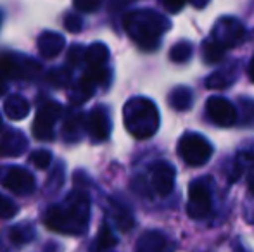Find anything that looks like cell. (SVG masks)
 <instances>
[{"label": "cell", "mask_w": 254, "mask_h": 252, "mask_svg": "<svg viewBox=\"0 0 254 252\" xmlns=\"http://www.w3.org/2000/svg\"><path fill=\"white\" fill-rule=\"evenodd\" d=\"M85 130H87L88 137L94 142H104L111 135V119L107 114V109L99 105L90 111L87 116V123H85Z\"/></svg>", "instance_id": "obj_12"}, {"label": "cell", "mask_w": 254, "mask_h": 252, "mask_svg": "<svg viewBox=\"0 0 254 252\" xmlns=\"http://www.w3.org/2000/svg\"><path fill=\"white\" fill-rule=\"evenodd\" d=\"M38 52L44 59H54L64 50L66 47V40L61 33L56 31H44L38 37Z\"/></svg>", "instance_id": "obj_15"}, {"label": "cell", "mask_w": 254, "mask_h": 252, "mask_svg": "<svg viewBox=\"0 0 254 252\" xmlns=\"http://www.w3.org/2000/svg\"><path fill=\"white\" fill-rule=\"evenodd\" d=\"M207 118L218 126L228 128L237 123V109L230 101L223 97H211L206 102Z\"/></svg>", "instance_id": "obj_9"}, {"label": "cell", "mask_w": 254, "mask_h": 252, "mask_svg": "<svg viewBox=\"0 0 254 252\" xmlns=\"http://www.w3.org/2000/svg\"><path fill=\"white\" fill-rule=\"evenodd\" d=\"M192 57V45L189 42H178L171 47L170 59L177 64H184Z\"/></svg>", "instance_id": "obj_27"}, {"label": "cell", "mask_w": 254, "mask_h": 252, "mask_svg": "<svg viewBox=\"0 0 254 252\" xmlns=\"http://www.w3.org/2000/svg\"><path fill=\"white\" fill-rule=\"evenodd\" d=\"M85 50L87 49H83L81 45H71L69 50H67V61H69L71 66H78L81 61L85 59Z\"/></svg>", "instance_id": "obj_33"}, {"label": "cell", "mask_w": 254, "mask_h": 252, "mask_svg": "<svg viewBox=\"0 0 254 252\" xmlns=\"http://www.w3.org/2000/svg\"><path fill=\"white\" fill-rule=\"evenodd\" d=\"M28 149V140L21 131L9 130L0 138V155L2 157H17Z\"/></svg>", "instance_id": "obj_14"}, {"label": "cell", "mask_w": 254, "mask_h": 252, "mask_svg": "<svg viewBox=\"0 0 254 252\" xmlns=\"http://www.w3.org/2000/svg\"><path fill=\"white\" fill-rule=\"evenodd\" d=\"M248 189H249V192L254 195V173L251 176H249V180H248Z\"/></svg>", "instance_id": "obj_37"}, {"label": "cell", "mask_w": 254, "mask_h": 252, "mask_svg": "<svg viewBox=\"0 0 254 252\" xmlns=\"http://www.w3.org/2000/svg\"><path fill=\"white\" fill-rule=\"evenodd\" d=\"M64 26H66V30L71 31V33H78V31L81 30V26H83V19H81L80 16H76V14H66V17H64Z\"/></svg>", "instance_id": "obj_34"}, {"label": "cell", "mask_w": 254, "mask_h": 252, "mask_svg": "<svg viewBox=\"0 0 254 252\" xmlns=\"http://www.w3.org/2000/svg\"><path fill=\"white\" fill-rule=\"evenodd\" d=\"M211 38L216 40L225 50L227 49H234L237 45H241L242 40L246 38V26L237 17L223 16L214 23L213 37Z\"/></svg>", "instance_id": "obj_6"}, {"label": "cell", "mask_w": 254, "mask_h": 252, "mask_svg": "<svg viewBox=\"0 0 254 252\" xmlns=\"http://www.w3.org/2000/svg\"><path fill=\"white\" fill-rule=\"evenodd\" d=\"M187 2H189V0H163V5H164V9H166L168 12L177 14V12H180V10L184 9Z\"/></svg>", "instance_id": "obj_35"}, {"label": "cell", "mask_w": 254, "mask_h": 252, "mask_svg": "<svg viewBox=\"0 0 254 252\" xmlns=\"http://www.w3.org/2000/svg\"><path fill=\"white\" fill-rule=\"evenodd\" d=\"M249 78L254 81V55H253V59H251V62H249Z\"/></svg>", "instance_id": "obj_38"}, {"label": "cell", "mask_w": 254, "mask_h": 252, "mask_svg": "<svg viewBox=\"0 0 254 252\" xmlns=\"http://www.w3.org/2000/svg\"><path fill=\"white\" fill-rule=\"evenodd\" d=\"M114 218H116V225L121 232H130L133 226V216L130 214L128 209H125L123 205L114 204Z\"/></svg>", "instance_id": "obj_28"}, {"label": "cell", "mask_w": 254, "mask_h": 252, "mask_svg": "<svg viewBox=\"0 0 254 252\" xmlns=\"http://www.w3.org/2000/svg\"><path fill=\"white\" fill-rule=\"evenodd\" d=\"M177 152L189 166H204L213 155V145L199 133H185L178 140Z\"/></svg>", "instance_id": "obj_5"}, {"label": "cell", "mask_w": 254, "mask_h": 252, "mask_svg": "<svg viewBox=\"0 0 254 252\" xmlns=\"http://www.w3.org/2000/svg\"><path fill=\"white\" fill-rule=\"evenodd\" d=\"M175 178L177 171L175 168L166 161H157L151 168V176H149V185L157 195L164 197L170 195L175 189Z\"/></svg>", "instance_id": "obj_10"}, {"label": "cell", "mask_w": 254, "mask_h": 252, "mask_svg": "<svg viewBox=\"0 0 254 252\" xmlns=\"http://www.w3.org/2000/svg\"><path fill=\"white\" fill-rule=\"evenodd\" d=\"M109 59V49L102 42H95L85 50V62L88 67H102Z\"/></svg>", "instance_id": "obj_20"}, {"label": "cell", "mask_w": 254, "mask_h": 252, "mask_svg": "<svg viewBox=\"0 0 254 252\" xmlns=\"http://www.w3.org/2000/svg\"><path fill=\"white\" fill-rule=\"evenodd\" d=\"M166 247V237L161 232H145L137 242V252H163Z\"/></svg>", "instance_id": "obj_18"}, {"label": "cell", "mask_w": 254, "mask_h": 252, "mask_svg": "<svg viewBox=\"0 0 254 252\" xmlns=\"http://www.w3.org/2000/svg\"><path fill=\"white\" fill-rule=\"evenodd\" d=\"M95 88H97V85H95L90 78L83 74V76L80 78V81L73 87V90H71V94H69L71 102H73L74 105L83 104V102H87L88 99L95 94Z\"/></svg>", "instance_id": "obj_19"}, {"label": "cell", "mask_w": 254, "mask_h": 252, "mask_svg": "<svg viewBox=\"0 0 254 252\" xmlns=\"http://www.w3.org/2000/svg\"><path fill=\"white\" fill-rule=\"evenodd\" d=\"M63 114V105L57 102H45L37 112V118L33 121V135L35 138L42 142L54 140V126L57 119Z\"/></svg>", "instance_id": "obj_8"}, {"label": "cell", "mask_w": 254, "mask_h": 252, "mask_svg": "<svg viewBox=\"0 0 254 252\" xmlns=\"http://www.w3.org/2000/svg\"><path fill=\"white\" fill-rule=\"evenodd\" d=\"M202 57L206 64L220 62L225 57V49L213 38H207L202 42Z\"/></svg>", "instance_id": "obj_24"}, {"label": "cell", "mask_w": 254, "mask_h": 252, "mask_svg": "<svg viewBox=\"0 0 254 252\" xmlns=\"http://www.w3.org/2000/svg\"><path fill=\"white\" fill-rule=\"evenodd\" d=\"M118 244V239L114 237L113 230L107 223H104L97 233V239H95L94 246H92V252H106L111 251Z\"/></svg>", "instance_id": "obj_22"}, {"label": "cell", "mask_w": 254, "mask_h": 252, "mask_svg": "<svg viewBox=\"0 0 254 252\" xmlns=\"http://www.w3.org/2000/svg\"><path fill=\"white\" fill-rule=\"evenodd\" d=\"M213 211L211 190L204 180H194L189 185L187 214L192 219H206Z\"/></svg>", "instance_id": "obj_7"}, {"label": "cell", "mask_w": 254, "mask_h": 252, "mask_svg": "<svg viewBox=\"0 0 254 252\" xmlns=\"http://www.w3.org/2000/svg\"><path fill=\"white\" fill-rule=\"evenodd\" d=\"M239 78V62L230 61L225 67L214 71L211 76L206 78V87L211 90H225L232 87Z\"/></svg>", "instance_id": "obj_13"}, {"label": "cell", "mask_w": 254, "mask_h": 252, "mask_svg": "<svg viewBox=\"0 0 254 252\" xmlns=\"http://www.w3.org/2000/svg\"><path fill=\"white\" fill-rule=\"evenodd\" d=\"M90 201L85 192H71L61 204L51 205L44 216L49 230L64 235H83L88 230Z\"/></svg>", "instance_id": "obj_1"}, {"label": "cell", "mask_w": 254, "mask_h": 252, "mask_svg": "<svg viewBox=\"0 0 254 252\" xmlns=\"http://www.w3.org/2000/svg\"><path fill=\"white\" fill-rule=\"evenodd\" d=\"M101 2L102 0H73V5L76 10L83 14H88V12H94L101 7Z\"/></svg>", "instance_id": "obj_32"}, {"label": "cell", "mask_w": 254, "mask_h": 252, "mask_svg": "<svg viewBox=\"0 0 254 252\" xmlns=\"http://www.w3.org/2000/svg\"><path fill=\"white\" fill-rule=\"evenodd\" d=\"M123 26L128 37L144 50H156L161 37L170 30L171 23L163 14L152 9L131 10L123 17Z\"/></svg>", "instance_id": "obj_2"}, {"label": "cell", "mask_w": 254, "mask_h": 252, "mask_svg": "<svg viewBox=\"0 0 254 252\" xmlns=\"http://www.w3.org/2000/svg\"><path fill=\"white\" fill-rule=\"evenodd\" d=\"M9 239L16 246H24V244L31 242L35 239V230L31 225H16L10 228Z\"/></svg>", "instance_id": "obj_25"}, {"label": "cell", "mask_w": 254, "mask_h": 252, "mask_svg": "<svg viewBox=\"0 0 254 252\" xmlns=\"http://www.w3.org/2000/svg\"><path fill=\"white\" fill-rule=\"evenodd\" d=\"M85 123H87V118H83L81 112H74L64 123V138H67L69 142H74L78 137L81 135V130L85 128Z\"/></svg>", "instance_id": "obj_23"}, {"label": "cell", "mask_w": 254, "mask_h": 252, "mask_svg": "<svg viewBox=\"0 0 254 252\" xmlns=\"http://www.w3.org/2000/svg\"><path fill=\"white\" fill-rule=\"evenodd\" d=\"M3 112L9 119L12 121H21L28 116L30 112V102L21 95H10L3 102Z\"/></svg>", "instance_id": "obj_16"}, {"label": "cell", "mask_w": 254, "mask_h": 252, "mask_svg": "<svg viewBox=\"0 0 254 252\" xmlns=\"http://www.w3.org/2000/svg\"><path fill=\"white\" fill-rule=\"evenodd\" d=\"M170 105L175 111H187L192 107V102H194V95H192L190 88L187 87H175L170 94L168 99Z\"/></svg>", "instance_id": "obj_21"}, {"label": "cell", "mask_w": 254, "mask_h": 252, "mask_svg": "<svg viewBox=\"0 0 254 252\" xmlns=\"http://www.w3.org/2000/svg\"><path fill=\"white\" fill-rule=\"evenodd\" d=\"M237 112H239L237 119L242 123V125H253V123H254V101H249V99H241Z\"/></svg>", "instance_id": "obj_29"}, {"label": "cell", "mask_w": 254, "mask_h": 252, "mask_svg": "<svg viewBox=\"0 0 254 252\" xmlns=\"http://www.w3.org/2000/svg\"><path fill=\"white\" fill-rule=\"evenodd\" d=\"M254 168V140H249L239 149L237 155H235V162H234V176L232 180L237 178V176L242 175L244 169H251Z\"/></svg>", "instance_id": "obj_17"}, {"label": "cell", "mask_w": 254, "mask_h": 252, "mask_svg": "<svg viewBox=\"0 0 254 252\" xmlns=\"http://www.w3.org/2000/svg\"><path fill=\"white\" fill-rule=\"evenodd\" d=\"M16 214H17L16 202H12L10 199L0 195V218L9 219V218H12V216H16Z\"/></svg>", "instance_id": "obj_31"}, {"label": "cell", "mask_w": 254, "mask_h": 252, "mask_svg": "<svg viewBox=\"0 0 254 252\" xmlns=\"http://www.w3.org/2000/svg\"><path fill=\"white\" fill-rule=\"evenodd\" d=\"M209 0H194V5L195 7H204Z\"/></svg>", "instance_id": "obj_39"}, {"label": "cell", "mask_w": 254, "mask_h": 252, "mask_svg": "<svg viewBox=\"0 0 254 252\" xmlns=\"http://www.w3.org/2000/svg\"><path fill=\"white\" fill-rule=\"evenodd\" d=\"M234 252H251V251H249L248 247L241 242V240H235V242H234Z\"/></svg>", "instance_id": "obj_36"}, {"label": "cell", "mask_w": 254, "mask_h": 252, "mask_svg": "<svg viewBox=\"0 0 254 252\" xmlns=\"http://www.w3.org/2000/svg\"><path fill=\"white\" fill-rule=\"evenodd\" d=\"M30 162L38 169H47L52 164V154L49 151H45V149L33 151L30 155Z\"/></svg>", "instance_id": "obj_30"}, {"label": "cell", "mask_w": 254, "mask_h": 252, "mask_svg": "<svg viewBox=\"0 0 254 252\" xmlns=\"http://www.w3.org/2000/svg\"><path fill=\"white\" fill-rule=\"evenodd\" d=\"M123 119L128 133L138 140H147L159 130V111L145 97H133L125 104Z\"/></svg>", "instance_id": "obj_3"}, {"label": "cell", "mask_w": 254, "mask_h": 252, "mask_svg": "<svg viewBox=\"0 0 254 252\" xmlns=\"http://www.w3.org/2000/svg\"><path fill=\"white\" fill-rule=\"evenodd\" d=\"M2 185L7 190H10L16 195H30L35 192V178L28 169L21 168V166H12L10 169H7L5 176L2 180Z\"/></svg>", "instance_id": "obj_11"}, {"label": "cell", "mask_w": 254, "mask_h": 252, "mask_svg": "<svg viewBox=\"0 0 254 252\" xmlns=\"http://www.w3.org/2000/svg\"><path fill=\"white\" fill-rule=\"evenodd\" d=\"M47 81L51 85H54L56 88L67 87L71 81V71L67 69V67H54V69L49 71Z\"/></svg>", "instance_id": "obj_26"}, {"label": "cell", "mask_w": 254, "mask_h": 252, "mask_svg": "<svg viewBox=\"0 0 254 252\" xmlns=\"http://www.w3.org/2000/svg\"><path fill=\"white\" fill-rule=\"evenodd\" d=\"M42 66L26 55L14 52H0V78L3 80H33L38 76Z\"/></svg>", "instance_id": "obj_4"}]
</instances>
